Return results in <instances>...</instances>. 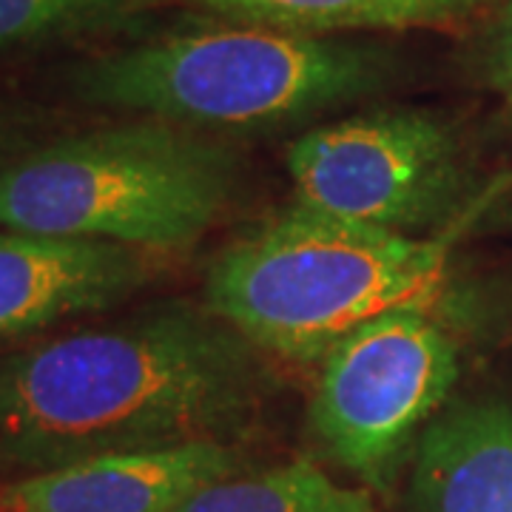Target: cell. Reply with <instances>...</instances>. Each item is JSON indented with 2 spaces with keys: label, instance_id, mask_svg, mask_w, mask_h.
Wrapping results in <instances>:
<instances>
[{
  "label": "cell",
  "instance_id": "cell-3",
  "mask_svg": "<svg viewBox=\"0 0 512 512\" xmlns=\"http://www.w3.org/2000/svg\"><path fill=\"white\" fill-rule=\"evenodd\" d=\"M447 242L293 205L217 256L208 308L256 350L313 362L384 311L430 305Z\"/></svg>",
  "mask_w": 512,
  "mask_h": 512
},
{
  "label": "cell",
  "instance_id": "cell-7",
  "mask_svg": "<svg viewBox=\"0 0 512 512\" xmlns=\"http://www.w3.org/2000/svg\"><path fill=\"white\" fill-rule=\"evenodd\" d=\"M160 271L143 248L0 228V342L117 308Z\"/></svg>",
  "mask_w": 512,
  "mask_h": 512
},
{
  "label": "cell",
  "instance_id": "cell-8",
  "mask_svg": "<svg viewBox=\"0 0 512 512\" xmlns=\"http://www.w3.org/2000/svg\"><path fill=\"white\" fill-rule=\"evenodd\" d=\"M237 473L239 453L228 441L83 458L0 481V512H177Z\"/></svg>",
  "mask_w": 512,
  "mask_h": 512
},
{
  "label": "cell",
  "instance_id": "cell-12",
  "mask_svg": "<svg viewBox=\"0 0 512 512\" xmlns=\"http://www.w3.org/2000/svg\"><path fill=\"white\" fill-rule=\"evenodd\" d=\"M131 0H0V55L66 35L120 12Z\"/></svg>",
  "mask_w": 512,
  "mask_h": 512
},
{
  "label": "cell",
  "instance_id": "cell-11",
  "mask_svg": "<svg viewBox=\"0 0 512 512\" xmlns=\"http://www.w3.org/2000/svg\"><path fill=\"white\" fill-rule=\"evenodd\" d=\"M205 9L291 32L336 35L356 29H399L450 18L476 0H194Z\"/></svg>",
  "mask_w": 512,
  "mask_h": 512
},
{
  "label": "cell",
  "instance_id": "cell-6",
  "mask_svg": "<svg viewBox=\"0 0 512 512\" xmlns=\"http://www.w3.org/2000/svg\"><path fill=\"white\" fill-rule=\"evenodd\" d=\"M296 205L336 220L421 237L456 208L464 165L456 134L421 109L342 117L288 148Z\"/></svg>",
  "mask_w": 512,
  "mask_h": 512
},
{
  "label": "cell",
  "instance_id": "cell-13",
  "mask_svg": "<svg viewBox=\"0 0 512 512\" xmlns=\"http://www.w3.org/2000/svg\"><path fill=\"white\" fill-rule=\"evenodd\" d=\"M487 74L495 92L504 97V103L512 111V0L495 20L487 46Z\"/></svg>",
  "mask_w": 512,
  "mask_h": 512
},
{
  "label": "cell",
  "instance_id": "cell-14",
  "mask_svg": "<svg viewBox=\"0 0 512 512\" xmlns=\"http://www.w3.org/2000/svg\"><path fill=\"white\" fill-rule=\"evenodd\" d=\"M37 123L32 111L20 109L9 100H0V165L20 157L23 151L35 148L37 143Z\"/></svg>",
  "mask_w": 512,
  "mask_h": 512
},
{
  "label": "cell",
  "instance_id": "cell-5",
  "mask_svg": "<svg viewBox=\"0 0 512 512\" xmlns=\"http://www.w3.org/2000/svg\"><path fill=\"white\" fill-rule=\"evenodd\" d=\"M458 379V345L430 305L373 316L328 350L311 421L342 467L387 490Z\"/></svg>",
  "mask_w": 512,
  "mask_h": 512
},
{
  "label": "cell",
  "instance_id": "cell-1",
  "mask_svg": "<svg viewBox=\"0 0 512 512\" xmlns=\"http://www.w3.org/2000/svg\"><path fill=\"white\" fill-rule=\"evenodd\" d=\"M259 353L194 305H154L20 350L0 362V467L32 476L83 458L228 441L265 396Z\"/></svg>",
  "mask_w": 512,
  "mask_h": 512
},
{
  "label": "cell",
  "instance_id": "cell-9",
  "mask_svg": "<svg viewBox=\"0 0 512 512\" xmlns=\"http://www.w3.org/2000/svg\"><path fill=\"white\" fill-rule=\"evenodd\" d=\"M410 512H512V404L461 402L424 427Z\"/></svg>",
  "mask_w": 512,
  "mask_h": 512
},
{
  "label": "cell",
  "instance_id": "cell-4",
  "mask_svg": "<svg viewBox=\"0 0 512 512\" xmlns=\"http://www.w3.org/2000/svg\"><path fill=\"white\" fill-rule=\"evenodd\" d=\"M234 188L237 160L222 143L143 117L43 140L0 165V228L165 254L200 242Z\"/></svg>",
  "mask_w": 512,
  "mask_h": 512
},
{
  "label": "cell",
  "instance_id": "cell-10",
  "mask_svg": "<svg viewBox=\"0 0 512 512\" xmlns=\"http://www.w3.org/2000/svg\"><path fill=\"white\" fill-rule=\"evenodd\" d=\"M177 512H379L367 490L339 484L308 458L228 476Z\"/></svg>",
  "mask_w": 512,
  "mask_h": 512
},
{
  "label": "cell",
  "instance_id": "cell-2",
  "mask_svg": "<svg viewBox=\"0 0 512 512\" xmlns=\"http://www.w3.org/2000/svg\"><path fill=\"white\" fill-rule=\"evenodd\" d=\"M390 74L393 57L379 46L231 23L89 57L72 92L188 128H271L376 94Z\"/></svg>",
  "mask_w": 512,
  "mask_h": 512
}]
</instances>
